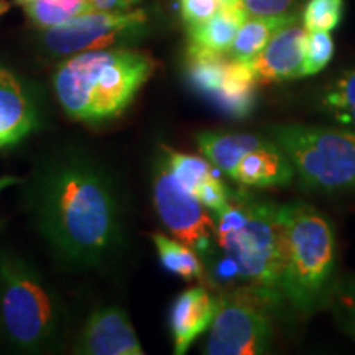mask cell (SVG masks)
<instances>
[{
    "label": "cell",
    "mask_w": 355,
    "mask_h": 355,
    "mask_svg": "<svg viewBox=\"0 0 355 355\" xmlns=\"http://www.w3.org/2000/svg\"><path fill=\"white\" fill-rule=\"evenodd\" d=\"M26 209L51 250L78 268H104L123 239L117 186L91 155H51L28 180Z\"/></svg>",
    "instance_id": "6da1fadb"
},
{
    "label": "cell",
    "mask_w": 355,
    "mask_h": 355,
    "mask_svg": "<svg viewBox=\"0 0 355 355\" xmlns=\"http://www.w3.org/2000/svg\"><path fill=\"white\" fill-rule=\"evenodd\" d=\"M153 71L155 61L144 51L130 48L84 51L64 58L53 86L69 117L97 125L125 112Z\"/></svg>",
    "instance_id": "7a4b0ae2"
},
{
    "label": "cell",
    "mask_w": 355,
    "mask_h": 355,
    "mask_svg": "<svg viewBox=\"0 0 355 355\" xmlns=\"http://www.w3.org/2000/svg\"><path fill=\"white\" fill-rule=\"evenodd\" d=\"M216 241L237 268V279L273 309L283 308L285 232L279 206L245 193L230 194L214 214Z\"/></svg>",
    "instance_id": "3957f363"
},
{
    "label": "cell",
    "mask_w": 355,
    "mask_h": 355,
    "mask_svg": "<svg viewBox=\"0 0 355 355\" xmlns=\"http://www.w3.org/2000/svg\"><path fill=\"white\" fill-rule=\"evenodd\" d=\"M285 232V270L282 291L285 304L311 316L326 304L336 279V235L329 220L309 204L279 206Z\"/></svg>",
    "instance_id": "277c9868"
},
{
    "label": "cell",
    "mask_w": 355,
    "mask_h": 355,
    "mask_svg": "<svg viewBox=\"0 0 355 355\" xmlns=\"http://www.w3.org/2000/svg\"><path fill=\"white\" fill-rule=\"evenodd\" d=\"M64 321L51 283L20 257L0 254V337L21 352H43L61 339Z\"/></svg>",
    "instance_id": "5b68a950"
},
{
    "label": "cell",
    "mask_w": 355,
    "mask_h": 355,
    "mask_svg": "<svg viewBox=\"0 0 355 355\" xmlns=\"http://www.w3.org/2000/svg\"><path fill=\"white\" fill-rule=\"evenodd\" d=\"M268 139L290 157L301 184L314 191L355 186V130L285 123L270 125Z\"/></svg>",
    "instance_id": "8992f818"
},
{
    "label": "cell",
    "mask_w": 355,
    "mask_h": 355,
    "mask_svg": "<svg viewBox=\"0 0 355 355\" xmlns=\"http://www.w3.org/2000/svg\"><path fill=\"white\" fill-rule=\"evenodd\" d=\"M272 306L245 286L217 296L206 354L259 355L273 343Z\"/></svg>",
    "instance_id": "52a82bcc"
},
{
    "label": "cell",
    "mask_w": 355,
    "mask_h": 355,
    "mask_svg": "<svg viewBox=\"0 0 355 355\" xmlns=\"http://www.w3.org/2000/svg\"><path fill=\"white\" fill-rule=\"evenodd\" d=\"M146 20L144 10H87L43 30L42 43L50 55L60 58L117 48L141 35Z\"/></svg>",
    "instance_id": "ba28073f"
},
{
    "label": "cell",
    "mask_w": 355,
    "mask_h": 355,
    "mask_svg": "<svg viewBox=\"0 0 355 355\" xmlns=\"http://www.w3.org/2000/svg\"><path fill=\"white\" fill-rule=\"evenodd\" d=\"M165 166H159L153 180V201L159 219L180 242L201 252H212L216 239V219L194 194L176 181Z\"/></svg>",
    "instance_id": "9c48e42d"
},
{
    "label": "cell",
    "mask_w": 355,
    "mask_h": 355,
    "mask_svg": "<svg viewBox=\"0 0 355 355\" xmlns=\"http://www.w3.org/2000/svg\"><path fill=\"white\" fill-rule=\"evenodd\" d=\"M306 40L308 30L300 24V19L278 30L263 50L250 61L257 84L303 78Z\"/></svg>",
    "instance_id": "30bf717a"
},
{
    "label": "cell",
    "mask_w": 355,
    "mask_h": 355,
    "mask_svg": "<svg viewBox=\"0 0 355 355\" xmlns=\"http://www.w3.org/2000/svg\"><path fill=\"white\" fill-rule=\"evenodd\" d=\"M76 352L91 355H144L125 311L117 306L96 309L84 324Z\"/></svg>",
    "instance_id": "8fae6325"
},
{
    "label": "cell",
    "mask_w": 355,
    "mask_h": 355,
    "mask_svg": "<svg viewBox=\"0 0 355 355\" xmlns=\"http://www.w3.org/2000/svg\"><path fill=\"white\" fill-rule=\"evenodd\" d=\"M217 311V298L204 286L181 293L170 309V329L175 354L188 352L191 344L211 327Z\"/></svg>",
    "instance_id": "7c38bea8"
},
{
    "label": "cell",
    "mask_w": 355,
    "mask_h": 355,
    "mask_svg": "<svg viewBox=\"0 0 355 355\" xmlns=\"http://www.w3.org/2000/svg\"><path fill=\"white\" fill-rule=\"evenodd\" d=\"M37 127V109L24 84L0 66V146L25 139Z\"/></svg>",
    "instance_id": "4fadbf2b"
},
{
    "label": "cell",
    "mask_w": 355,
    "mask_h": 355,
    "mask_svg": "<svg viewBox=\"0 0 355 355\" xmlns=\"http://www.w3.org/2000/svg\"><path fill=\"white\" fill-rule=\"evenodd\" d=\"M296 176L291 159L279 146L270 144L247 153L237 165L234 181L247 188H273L290 184Z\"/></svg>",
    "instance_id": "5bb4252c"
},
{
    "label": "cell",
    "mask_w": 355,
    "mask_h": 355,
    "mask_svg": "<svg viewBox=\"0 0 355 355\" xmlns=\"http://www.w3.org/2000/svg\"><path fill=\"white\" fill-rule=\"evenodd\" d=\"M257 86L259 84H257L250 61L230 60L229 58L224 81L211 101L229 117L245 119L254 112Z\"/></svg>",
    "instance_id": "9a60e30c"
},
{
    "label": "cell",
    "mask_w": 355,
    "mask_h": 355,
    "mask_svg": "<svg viewBox=\"0 0 355 355\" xmlns=\"http://www.w3.org/2000/svg\"><path fill=\"white\" fill-rule=\"evenodd\" d=\"M245 20V12L237 2H222L214 15L201 24L188 26L189 46L225 55Z\"/></svg>",
    "instance_id": "2e32d148"
},
{
    "label": "cell",
    "mask_w": 355,
    "mask_h": 355,
    "mask_svg": "<svg viewBox=\"0 0 355 355\" xmlns=\"http://www.w3.org/2000/svg\"><path fill=\"white\" fill-rule=\"evenodd\" d=\"M196 141L212 165L224 171L229 178H234L237 165L247 153L254 152L270 144V139H263L250 133H216L201 132L196 135Z\"/></svg>",
    "instance_id": "e0dca14e"
},
{
    "label": "cell",
    "mask_w": 355,
    "mask_h": 355,
    "mask_svg": "<svg viewBox=\"0 0 355 355\" xmlns=\"http://www.w3.org/2000/svg\"><path fill=\"white\" fill-rule=\"evenodd\" d=\"M295 20H298L296 12L279 17H247L225 56L230 60L252 61L278 30Z\"/></svg>",
    "instance_id": "ac0fdd59"
},
{
    "label": "cell",
    "mask_w": 355,
    "mask_h": 355,
    "mask_svg": "<svg viewBox=\"0 0 355 355\" xmlns=\"http://www.w3.org/2000/svg\"><path fill=\"white\" fill-rule=\"evenodd\" d=\"M152 241L158 250V257L162 265L165 266L170 273H175L186 282H193V279H204V265L199 259L196 252L193 248L180 242L176 239L166 237L165 234L155 232L152 234Z\"/></svg>",
    "instance_id": "d6986e66"
},
{
    "label": "cell",
    "mask_w": 355,
    "mask_h": 355,
    "mask_svg": "<svg viewBox=\"0 0 355 355\" xmlns=\"http://www.w3.org/2000/svg\"><path fill=\"white\" fill-rule=\"evenodd\" d=\"M229 58L220 53L204 51L198 48L188 50V79L199 94L204 97L216 96L222 81H224L225 66Z\"/></svg>",
    "instance_id": "ffe728a7"
},
{
    "label": "cell",
    "mask_w": 355,
    "mask_h": 355,
    "mask_svg": "<svg viewBox=\"0 0 355 355\" xmlns=\"http://www.w3.org/2000/svg\"><path fill=\"white\" fill-rule=\"evenodd\" d=\"M19 3L40 30L64 24L73 17L91 10L87 0H21Z\"/></svg>",
    "instance_id": "44dd1931"
},
{
    "label": "cell",
    "mask_w": 355,
    "mask_h": 355,
    "mask_svg": "<svg viewBox=\"0 0 355 355\" xmlns=\"http://www.w3.org/2000/svg\"><path fill=\"white\" fill-rule=\"evenodd\" d=\"M324 308L331 311L340 329L355 340V275L334 279Z\"/></svg>",
    "instance_id": "7402d4cb"
},
{
    "label": "cell",
    "mask_w": 355,
    "mask_h": 355,
    "mask_svg": "<svg viewBox=\"0 0 355 355\" xmlns=\"http://www.w3.org/2000/svg\"><path fill=\"white\" fill-rule=\"evenodd\" d=\"M165 152L168 170L176 178L178 183L184 189H188L191 194L196 193L202 181L214 175L211 162H207V159L175 152V150H165Z\"/></svg>",
    "instance_id": "603a6c76"
},
{
    "label": "cell",
    "mask_w": 355,
    "mask_h": 355,
    "mask_svg": "<svg viewBox=\"0 0 355 355\" xmlns=\"http://www.w3.org/2000/svg\"><path fill=\"white\" fill-rule=\"evenodd\" d=\"M344 0H309L303 12L308 32H332L343 19Z\"/></svg>",
    "instance_id": "cb8c5ba5"
},
{
    "label": "cell",
    "mask_w": 355,
    "mask_h": 355,
    "mask_svg": "<svg viewBox=\"0 0 355 355\" xmlns=\"http://www.w3.org/2000/svg\"><path fill=\"white\" fill-rule=\"evenodd\" d=\"M334 55V42L331 32H308L304 50L303 76H313L329 64Z\"/></svg>",
    "instance_id": "d4e9b609"
},
{
    "label": "cell",
    "mask_w": 355,
    "mask_h": 355,
    "mask_svg": "<svg viewBox=\"0 0 355 355\" xmlns=\"http://www.w3.org/2000/svg\"><path fill=\"white\" fill-rule=\"evenodd\" d=\"M322 104L331 112L355 109V69L347 71L327 87Z\"/></svg>",
    "instance_id": "484cf974"
},
{
    "label": "cell",
    "mask_w": 355,
    "mask_h": 355,
    "mask_svg": "<svg viewBox=\"0 0 355 355\" xmlns=\"http://www.w3.org/2000/svg\"><path fill=\"white\" fill-rule=\"evenodd\" d=\"M230 194L232 193H229L227 186L222 183L216 175H212L199 184L194 196L198 198V201L201 202L206 209H209L216 214V212H219L220 209H224V207L227 206Z\"/></svg>",
    "instance_id": "4316f807"
},
{
    "label": "cell",
    "mask_w": 355,
    "mask_h": 355,
    "mask_svg": "<svg viewBox=\"0 0 355 355\" xmlns=\"http://www.w3.org/2000/svg\"><path fill=\"white\" fill-rule=\"evenodd\" d=\"M247 17H279L293 13L296 0H237Z\"/></svg>",
    "instance_id": "83f0119b"
},
{
    "label": "cell",
    "mask_w": 355,
    "mask_h": 355,
    "mask_svg": "<svg viewBox=\"0 0 355 355\" xmlns=\"http://www.w3.org/2000/svg\"><path fill=\"white\" fill-rule=\"evenodd\" d=\"M222 0H181V17L186 25H196L207 20L219 10Z\"/></svg>",
    "instance_id": "f1b7e54d"
},
{
    "label": "cell",
    "mask_w": 355,
    "mask_h": 355,
    "mask_svg": "<svg viewBox=\"0 0 355 355\" xmlns=\"http://www.w3.org/2000/svg\"><path fill=\"white\" fill-rule=\"evenodd\" d=\"M91 10H132L140 0H87Z\"/></svg>",
    "instance_id": "f546056e"
},
{
    "label": "cell",
    "mask_w": 355,
    "mask_h": 355,
    "mask_svg": "<svg viewBox=\"0 0 355 355\" xmlns=\"http://www.w3.org/2000/svg\"><path fill=\"white\" fill-rule=\"evenodd\" d=\"M334 119L343 125H349V127H355V109H349V110H339V112H332Z\"/></svg>",
    "instance_id": "4dcf8cb0"
},
{
    "label": "cell",
    "mask_w": 355,
    "mask_h": 355,
    "mask_svg": "<svg viewBox=\"0 0 355 355\" xmlns=\"http://www.w3.org/2000/svg\"><path fill=\"white\" fill-rule=\"evenodd\" d=\"M17 178H2V180H0V189H3L6 188V186H10V184H13V183H17Z\"/></svg>",
    "instance_id": "1f68e13d"
},
{
    "label": "cell",
    "mask_w": 355,
    "mask_h": 355,
    "mask_svg": "<svg viewBox=\"0 0 355 355\" xmlns=\"http://www.w3.org/2000/svg\"><path fill=\"white\" fill-rule=\"evenodd\" d=\"M7 10H8V3L6 0H0V17H2Z\"/></svg>",
    "instance_id": "d6a6232c"
},
{
    "label": "cell",
    "mask_w": 355,
    "mask_h": 355,
    "mask_svg": "<svg viewBox=\"0 0 355 355\" xmlns=\"http://www.w3.org/2000/svg\"><path fill=\"white\" fill-rule=\"evenodd\" d=\"M222 2H237V0H222Z\"/></svg>",
    "instance_id": "836d02e7"
},
{
    "label": "cell",
    "mask_w": 355,
    "mask_h": 355,
    "mask_svg": "<svg viewBox=\"0 0 355 355\" xmlns=\"http://www.w3.org/2000/svg\"><path fill=\"white\" fill-rule=\"evenodd\" d=\"M17 2H21V0H17Z\"/></svg>",
    "instance_id": "e575fe53"
}]
</instances>
